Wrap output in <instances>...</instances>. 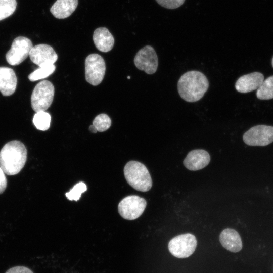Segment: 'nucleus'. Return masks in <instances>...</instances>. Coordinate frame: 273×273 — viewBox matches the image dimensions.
I'll return each mask as SVG.
<instances>
[{"label":"nucleus","mask_w":273,"mask_h":273,"mask_svg":"<svg viewBox=\"0 0 273 273\" xmlns=\"http://www.w3.org/2000/svg\"><path fill=\"white\" fill-rule=\"evenodd\" d=\"M209 87L206 76L201 72L192 70L185 73L177 83V89L180 97L188 102L200 100Z\"/></svg>","instance_id":"obj_1"},{"label":"nucleus","mask_w":273,"mask_h":273,"mask_svg":"<svg viewBox=\"0 0 273 273\" xmlns=\"http://www.w3.org/2000/svg\"><path fill=\"white\" fill-rule=\"evenodd\" d=\"M26 159V148L19 141L6 143L0 151V166L8 175L18 174L23 168Z\"/></svg>","instance_id":"obj_2"},{"label":"nucleus","mask_w":273,"mask_h":273,"mask_svg":"<svg viewBox=\"0 0 273 273\" xmlns=\"http://www.w3.org/2000/svg\"><path fill=\"white\" fill-rule=\"evenodd\" d=\"M124 174L128 184L136 190L147 192L152 186V180L148 169L140 162H127L124 168Z\"/></svg>","instance_id":"obj_3"},{"label":"nucleus","mask_w":273,"mask_h":273,"mask_svg":"<svg viewBox=\"0 0 273 273\" xmlns=\"http://www.w3.org/2000/svg\"><path fill=\"white\" fill-rule=\"evenodd\" d=\"M55 89L49 81L39 82L34 87L31 97L32 109L35 112L46 111L52 103Z\"/></svg>","instance_id":"obj_4"},{"label":"nucleus","mask_w":273,"mask_h":273,"mask_svg":"<svg viewBox=\"0 0 273 273\" xmlns=\"http://www.w3.org/2000/svg\"><path fill=\"white\" fill-rule=\"evenodd\" d=\"M197 245L196 237L190 233H186L173 238L169 242L168 247L170 253L174 257L185 258L194 252Z\"/></svg>","instance_id":"obj_5"},{"label":"nucleus","mask_w":273,"mask_h":273,"mask_svg":"<svg viewBox=\"0 0 273 273\" xmlns=\"http://www.w3.org/2000/svg\"><path fill=\"white\" fill-rule=\"evenodd\" d=\"M146 205L147 202L144 198L136 195H130L119 202L118 210L122 218L132 220L141 216Z\"/></svg>","instance_id":"obj_6"},{"label":"nucleus","mask_w":273,"mask_h":273,"mask_svg":"<svg viewBox=\"0 0 273 273\" xmlns=\"http://www.w3.org/2000/svg\"><path fill=\"white\" fill-rule=\"evenodd\" d=\"M106 71L105 62L98 54L89 55L85 60V75L87 82L96 86L102 81Z\"/></svg>","instance_id":"obj_7"},{"label":"nucleus","mask_w":273,"mask_h":273,"mask_svg":"<svg viewBox=\"0 0 273 273\" xmlns=\"http://www.w3.org/2000/svg\"><path fill=\"white\" fill-rule=\"evenodd\" d=\"M243 140L249 146H267L273 142V126L259 125L252 127L244 134Z\"/></svg>","instance_id":"obj_8"},{"label":"nucleus","mask_w":273,"mask_h":273,"mask_svg":"<svg viewBox=\"0 0 273 273\" xmlns=\"http://www.w3.org/2000/svg\"><path fill=\"white\" fill-rule=\"evenodd\" d=\"M32 47V43L29 38L24 36L17 37L6 55L7 62L11 65L20 64L29 55Z\"/></svg>","instance_id":"obj_9"},{"label":"nucleus","mask_w":273,"mask_h":273,"mask_svg":"<svg viewBox=\"0 0 273 273\" xmlns=\"http://www.w3.org/2000/svg\"><path fill=\"white\" fill-rule=\"evenodd\" d=\"M134 63L138 69L144 71L148 74H152L156 71L158 60L154 49L146 46L141 49L136 54Z\"/></svg>","instance_id":"obj_10"},{"label":"nucleus","mask_w":273,"mask_h":273,"mask_svg":"<svg viewBox=\"0 0 273 273\" xmlns=\"http://www.w3.org/2000/svg\"><path fill=\"white\" fill-rule=\"evenodd\" d=\"M29 56L31 61L39 67L54 64L58 59V55L54 49L46 44L33 47Z\"/></svg>","instance_id":"obj_11"},{"label":"nucleus","mask_w":273,"mask_h":273,"mask_svg":"<svg viewBox=\"0 0 273 273\" xmlns=\"http://www.w3.org/2000/svg\"><path fill=\"white\" fill-rule=\"evenodd\" d=\"M210 161L209 154L203 149L190 151L184 160V166L189 170L196 171L206 167Z\"/></svg>","instance_id":"obj_12"},{"label":"nucleus","mask_w":273,"mask_h":273,"mask_svg":"<svg viewBox=\"0 0 273 273\" xmlns=\"http://www.w3.org/2000/svg\"><path fill=\"white\" fill-rule=\"evenodd\" d=\"M264 80L263 75L254 72L241 76L236 82V89L242 93H249L257 89Z\"/></svg>","instance_id":"obj_13"},{"label":"nucleus","mask_w":273,"mask_h":273,"mask_svg":"<svg viewBox=\"0 0 273 273\" xmlns=\"http://www.w3.org/2000/svg\"><path fill=\"white\" fill-rule=\"evenodd\" d=\"M219 241L221 245L229 251L236 253L242 248L240 235L233 229L226 228L222 231L219 235Z\"/></svg>","instance_id":"obj_14"},{"label":"nucleus","mask_w":273,"mask_h":273,"mask_svg":"<svg viewBox=\"0 0 273 273\" xmlns=\"http://www.w3.org/2000/svg\"><path fill=\"white\" fill-rule=\"evenodd\" d=\"M93 39L96 47L101 52H108L114 46V37L106 27L97 28L94 32Z\"/></svg>","instance_id":"obj_15"},{"label":"nucleus","mask_w":273,"mask_h":273,"mask_svg":"<svg viewBox=\"0 0 273 273\" xmlns=\"http://www.w3.org/2000/svg\"><path fill=\"white\" fill-rule=\"evenodd\" d=\"M17 77L14 70L8 67H0V92L3 95L8 96L15 91Z\"/></svg>","instance_id":"obj_16"},{"label":"nucleus","mask_w":273,"mask_h":273,"mask_svg":"<svg viewBox=\"0 0 273 273\" xmlns=\"http://www.w3.org/2000/svg\"><path fill=\"white\" fill-rule=\"evenodd\" d=\"M78 3V0H57L50 8V12L56 18L65 19L75 11Z\"/></svg>","instance_id":"obj_17"},{"label":"nucleus","mask_w":273,"mask_h":273,"mask_svg":"<svg viewBox=\"0 0 273 273\" xmlns=\"http://www.w3.org/2000/svg\"><path fill=\"white\" fill-rule=\"evenodd\" d=\"M256 96L260 100L273 99V76L263 80L260 86L257 89Z\"/></svg>","instance_id":"obj_18"},{"label":"nucleus","mask_w":273,"mask_h":273,"mask_svg":"<svg viewBox=\"0 0 273 273\" xmlns=\"http://www.w3.org/2000/svg\"><path fill=\"white\" fill-rule=\"evenodd\" d=\"M51 119V116L48 113L41 111L36 112L33 123L37 129L45 131L50 128Z\"/></svg>","instance_id":"obj_19"},{"label":"nucleus","mask_w":273,"mask_h":273,"mask_svg":"<svg viewBox=\"0 0 273 273\" xmlns=\"http://www.w3.org/2000/svg\"><path fill=\"white\" fill-rule=\"evenodd\" d=\"M55 69L54 64L39 67L28 76V79L31 81L44 79L53 74Z\"/></svg>","instance_id":"obj_20"},{"label":"nucleus","mask_w":273,"mask_h":273,"mask_svg":"<svg viewBox=\"0 0 273 273\" xmlns=\"http://www.w3.org/2000/svg\"><path fill=\"white\" fill-rule=\"evenodd\" d=\"M16 7V0H0V21L12 15Z\"/></svg>","instance_id":"obj_21"},{"label":"nucleus","mask_w":273,"mask_h":273,"mask_svg":"<svg viewBox=\"0 0 273 273\" xmlns=\"http://www.w3.org/2000/svg\"><path fill=\"white\" fill-rule=\"evenodd\" d=\"M93 125L96 128L97 131L103 132L110 128L111 120L107 114H101L95 118Z\"/></svg>","instance_id":"obj_22"},{"label":"nucleus","mask_w":273,"mask_h":273,"mask_svg":"<svg viewBox=\"0 0 273 273\" xmlns=\"http://www.w3.org/2000/svg\"><path fill=\"white\" fill-rule=\"evenodd\" d=\"M87 190V187L83 182H79L76 184L69 192L65 194L67 199L70 201H78L81 194Z\"/></svg>","instance_id":"obj_23"},{"label":"nucleus","mask_w":273,"mask_h":273,"mask_svg":"<svg viewBox=\"0 0 273 273\" xmlns=\"http://www.w3.org/2000/svg\"><path fill=\"white\" fill-rule=\"evenodd\" d=\"M161 6L169 9H175L180 7L185 0H156Z\"/></svg>","instance_id":"obj_24"},{"label":"nucleus","mask_w":273,"mask_h":273,"mask_svg":"<svg viewBox=\"0 0 273 273\" xmlns=\"http://www.w3.org/2000/svg\"><path fill=\"white\" fill-rule=\"evenodd\" d=\"M6 273H33L31 270L25 266H15L8 270Z\"/></svg>","instance_id":"obj_25"},{"label":"nucleus","mask_w":273,"mask_h":273,"mask_svg":"<svg viewBox=\"0 0 273 273\" xmlns=\"http://www.w3.org/2000/svg\"><path fill=\"white\" fill-rule=\"evenodd\" d=\"M7 180L5 173L0 166V194H2L7 187Z\"/></svg>","instance_id":"obj_26"},{"label":"nucleus","mask_w":273,"mask_h":273,"mask_svg":"<svg viewBox=\"0 0 273 273\" xmlns=\"http://www.w3.org/2000/svg\"><path fill=\"white\" fill-rule=\"evenodd\" d=\"M89 130L92 132V133H96L97 132V130L96 128L92 124L89 127Z\"/></svg>","instance_id":"obj_27"},{"label":"nucleus","mask_w":273,"mask_h":273,"mask_svg":"<svg viewBox=\"0 0 273 273\" xmlns=\"http://www.w3.org/2000/svg\"><path fill=\"white\" fill-rule=\"evenodd\" d=\"M271 64H272V66L273 67V57H272V60H271Z\"/></svg>","instance_id":"obj_28"},{"label":"nucleus","mask_w":273,"mask_h":273,"mask_svg":"<svg viewBox=\"0 0 273 273\" xmlns=\"http://www.w3.org/2000/svg\"><path fill=\"white\" fill-rule=\"evenodd\" d=\"M128 79H130V76H128Z\"/></svg>","instance_id":"obj_29"}]
</instances>
